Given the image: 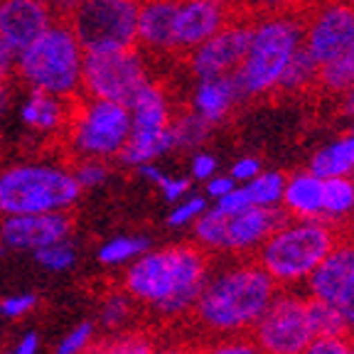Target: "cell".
Here are the masks:
<instances>
[{"mask_svg": "<svg viewBox=\"0 0 354 354\" xmlns=\"http://www.w3.org/2000/svg\"><path fill=\"white\" fill-rule=\"evenodd\" d=\"M35 349H37V337H35V335H28L25 342L20 344V349H17V354H35Z\"/></svg>", "mask_w": 354, "mask_h": 354, "instance_id": "681fc988", "label": "cell"}, {"mask_svg": "<svg viewBox=\"0 0 354 354\" xmlns=\"http://www.w3.org/2000/svg\"><path fill=\"white\" fill-rule=\"evenodd\" d=\"M158 187H160L162 197H165L167 202H180V199L189 192V180L187 177H167L165 175L160 183H158Z\"/></svg>", "mask_w": 354, "mask_h": 354, "instance_id": "b9f144b4", "label": "cell"}, {"mask_svg": "<svg viewBox=\"0 0 354 354\" xmlns=\"http://www.w3.org/2000/svg\"><path fill=\"white\" fill-rule=\"evenodd\" d=\"M197 354H261L259 347L251 342L249 335H234V337H212L197 344Z\"/></svg>", "mask_w": 354, "mask_h": 354, "instance_id": "4dcf8cb0", "label": "cell"}, {"mask_svg": "<svg viewBox=\"0 0 354 354\" xmlns=\"http://www.w3.org/2000/svg\"><path fill=\"white\" fill-rule=\"evenodd\" d=\"M234 17H241L234 0H180L175 17V59H185Z\"/></svg>", "mask_w": 354, "mask_h": 354, "instance_id": "5bb4252c", "label": "cell"}, {"mask_svg": "<svg viewBox=\"0 0 354 354\" xmlns=\"http://www.w3.org/2000/svg\"><path fill=\"white\" fill-rule=\"evenodd\" d=\"M276 290L278 286L273 278L261 268L254 256H234V261L209 273L185 320L192 322L205 339L249 335Z\"/></svg>", "mask_w": 354, "mask_h": 354, "instance_id": "6da1fadb", "label": "cell"}, {"mask_svg": "<svg viewBox=\"0 0 354 354\" xmlns=\"http://www.w3.org/2000/svg\"><path fill=\"white\" fill-rule=\"evenodd\" d=\"M342 232L325 219L286 216L254 254L278 288H303L308 276L339 241Z\"/></svg>", "mask_w": 354, "mask_h": 354, "instance_id": "3957f363", "label": "cell"}, {"mask_svg": "<svg viewBox=\"0 0 354 354\" xmlns=\"http://www.w3.org/2000/svg\"><path fill=\"white\" fill-rule=\"evenodd\" d=\"M180 0H140L136 47L155 57H175V17Z\"/></svg>", "mask_w": 354, "mask_h": 354, "instance_id": "ac0fdd59", "label": "cell"}, {"mask_svg": "<svg viewBox=\"0 0 354 354\" xmlns=\"http://www.w3.org/2000/svg\"><path fill=\"white\" fill-rule=\"evenodd\" d=\"M131 315H133V303L128 293H116L106 298L104 322H109V325H121V322H126Z\"/></svg>", "mask_w": 354, "mask_h": 354, "instance_id": "e575fe53", "label": "cell"}, {"mask_svg": "<svg viewBox=\"0 0 354 354\" xmlns=\"http://www.w3.org/2000/svg\"><path fill=\"white\" fill-rule=\"evenodd\" d=\"M315 0H234L239 12L249 20L268 15H305Z\"/></svg>", "mask_w": 354, "mask_h": 354, "instance_id": "f1b7e54d", "label": "cell"}, {"mask_svg": "<svg viewBox=\"0 0 354 354\" xmlns=\"http://www.w3.org/2000/svg\"><path fill=\"white\" fill-rule=\"evenodd\" d=\"M140 0H74L59 10L84 52L136 47Z\"/></svg>", "mask_w": 354, "mask_h": 354, "instance_id": "ba28073f", "label": "cell"}, {"mask_svg": "<svg viewBox=\"0 0 354 354\" xmlns=\"http://www.w3.org/2000/svg\"><path fill=\"white\" fill-rule=\"evenodd\" d=\"M148 249V239L140 236H131V239H113L99 251V259L104 263H121V261H128L133 256L143 254Z\"/></svg>", "mask_w": 354, "mask_h": 354, "instance_id": "1f68e13d", "label": "cell"}, {"mask_svg": "<svg viewBox=\"0 0 354 354\" xmlns=\"http://www.w3.org/2000/svg\"><path fill=\"white\" fill-rule=\"evenodd\" d=\"M207 209V199L199 197V194H194V197L185 199V202H180V205L172 209L170 214V224L172 227H183V224H189V221L197 219L202 212Z\"/></svg>", "mask_w": 354, "mask_h": 354, "instance_id": "8d00e7d4", "label": "cell"}, {"mask_svg": "<svg viewBox=\"0 0 354 354\" xmlns=\"http://www.w3.org/2000/svg\"><path fill=\"white\" fill-rule=\"evenodd\" d=\"M131 133V109L118 101L91 99L82 91L69 96V118L57 143L72 145L84 158L118 155Z\"/></svg>", "mask_w": 354, "mask_h": 354, "instance_id": "8992f818", "label": "cell"}, {"mask_svg": "<svg viewBox=\"0 0 354 354\" xmlns=\"http://www.w3.org/2000/svg\"><path fill=\"white\" fill-rule=\"evenodd\" d=\"M66 118H69V96H57L50 91L30 88V96L22 106V121L32 131L42 136H52V140H59L64 133Z\"/></svg>", "mask_w": 354, "mask_h": 354, "instance_id": "44dd1931", "label": "cell"}, {"mask_svg": "<svg viewBox=\"0 0 354 354\" xmlns=\"http://www.w3.org/2000/svg\"><path fill=\"white\" fill-rule=\"evenodd\" d=\"M251 25H254V20H249V17H234L219 32H214L209 39L199 44L197 50L189 52L185 62L189 64L194 77H229L236 72L243 55L249 50Z\"/></svg>", "mask_w": 354, "mask_h": 354, "instance_id": "4fadbf2b", "label": "cell"}, {"mask_svg": "<svg viewBox=\"0 0 354 354\" xmlns=\"http://www.w3.org/2000/svg\"><path fill=\"white\" fill-rule=\"evenodd\" d=\"M37 261L42 266H47V268H66L74 261V254L69 246L57 241V243H47V246H39Z\"/></svg>", "mask_w": 354, "mask_h": 354, "instance_id": "d590c367", "label": "cell"}, {"mask_svg": "<svg viewBox=\"0 0 354 354\" xmlns=\"http://www.w3.org/2000/svg\"><path fill=\"white\" fill-rule=\"evenodd\" d=\"M88 337H91V327H88V325L79 327V330H74L72 335L62 342V347H59V352H57V354H79L88 344Z\"/></svg>", "mask_w": 354, "mask_h": 354, "instance_id": "ee69618b", "label": "cell"}, {"mask_svg": "<svg viewBox=\"0 0 354 354\" xmlns=\"http://www.w3.org/2000/svg\"><path fill=\"white\" fill-rule=\"evenodd\" d=\"M303 44V15L256 17L249 50L232 74L241 101L273 96L286 66Z\"/></svg>", "mask_w": 354, "mask_h": 354, "instance_id": "277c9868", "label": "cell"}, {"mask_svg": "<svg viewBox=\"0 0 354 354\" xmlns=\"http://www.w3.org/2000/svg\"><path fill=\"white\" fill-rule=\"evenodd\" d=\"M281 207H246L239 214H232L227 221V254L249 259L259 251V246L271 236L281 221L286 219Z\"/></svg>", "mask_w": 354, "mask_h": 354, "instance_id": "e0dca14e", "label": "cell"}, {"mask_svg": "<svg viewBox=\"0 0 354 354\" xmlns=\"http://www.w3.org/2000/svg\"><path fill=\"white\" fill-rule=\"evenodd\" d=\"M239 101H241V94H239L236 82H234L232 74L229 77H209L199 79L189 109L214 128L227 121Z\"/></svg>", "mask_w": 354, "mask_h": 354, "instance_id": "d6986e66", "label": "cell"}, {"mask_svg": "<svg viewBox=\"0 0 354 354\" xmlns=\"http://www.w3.org/2000/svg\"><path fill=\"white\" fill-rule=\"evenodd\" d=\"M261 354H303L315 332L308 315V295L300 288H278L268 308L249 332Z\"/></svg>", "mask_w": 354, "mask_h": 354, "instance_id": "9c48e42d", "label": "cell"}, {"mask_svg": "<svg viewBox=\"0 0 354 354\" xmlns=\"http://www.w3.org/2000/svg\"><path fill=\"white\" fill-rule=\"evenodd\" d=\"M317 72H320V64H317V62L303 50V44H300V50L293 55L290 64L286 66V72H283V77H281V82H278L273 96L276 94L303 96V94H310V91H315L317 88Z\"/></svg>", "mask_w": 354, "mask_h": 354, "instance_id": "cb8c5ba5", "label": "cell"}, {"mask_svg": "<svg viewBox=\"0 0 354 354\" xmlns=\"http://www.w3.org/2000/svg\"><path fill=\"white\" fill-rule=\"evenodd\" d=\"M344 59H347L349 69H352V74H354V42H352V47H349V50L344 52Z\"/></svg>", "mask_w": 354, "mask_h": 354, "instance_id": "f907efd6", "label": "cell"}, {"mask_svg": "<svg viewBox=\"0 0 354 354\" xmlns=\"http://www.w3.org/2000/svg\"><path fill=\"white\" fill-rule=\"evenodd\" d=\"M303 354H354V337L342 335V337H315L305 347Z\"/></svg>", "mask_w": 354, "mask_h": 354, "instance_id": "836d02e7", "label": "cell"}, {"mask_svg": "<svg viewBox=\"0 0 354 354\" xmlns=\"http://www.w3.org/2000/svg\"><path fill=\"white\" fill-rule=\"evenodd\" d=\"M47 3H52V6L59 8V10H62V8H66L69 3H74V0H47Z\"/></svg>", "mask_w": 354, "mask_h": 354, "instance_id": "816d5d0a", "label": "cell"}, {"mask_svg": "<svg viewBox=\"0 0 354 354\" xmlns=\"http://www.w3.org/2000/svg\"><path fill=\"white\" fill-rule=\"evenodd\" d=\"M354 42V0H315L303 15V50L317 64L337 59Z\"/></svg>", "mask_w": 354, "mask_h": 354, "instance_id": "7c38bea8", "label": "cell"}, {"mask_svg": "<svg viewBox=\"0 0 354 354\" xmlns=\"http://www.w3.org/2000/svg\"><path fill=\"white\" fill-rule=\"evenodd\" d=\"M84 50L66 22L57 17L37 39L17 52L15 77L30 88L72 96L82 86Z\"/></svg>", "mask_w": 354, "mask_h": 354, "instance_id": "5b68a950", "label": "cell"}, {"mask_svg": "<svg viewBox=\"0 0 354 354\" xmlns=\"http://www.w3.org/2000/svg\"><path fill=\"white\" fill-rule=\"evenodd\" d=\"M77 227L74 212H47V214H15L0 227V239L15 249H39L47 243L64 241Z\"/></svg>", "mask_w": 354, "mask_h": 354, "instance_id": "2e32d148", "label": "cell"}, {"mask_svg": "<svg viewBox=\"0 0 354 354\" xmlns=\"http://www.w3.org/2000/svg\"><path fill=\"white\" fill-rule=\"evenodd\" d=\"M308 315L315 337H342V335H352L347 327V320L342 317V313H339V308L335 303L308 298Z\"/></svg>", "mask_w": 354, "mask_h": 354, "instance_id": "4316f807", "label": "cell"}, {"mask_svg": "<svg viewBox=\"0 0 354 354\" xmlns=\"http://www.w3.org/2000/svg\"><path fill=\"white\" fill-rule=\"evenodd\" d=\"M246 207H251V199H249V192H246L243 185H236L232 192H227L224 197L216 199V209L224 212L227 216L239 214V212L246 209Z\"/></svg>", "mask_w": 354, "mask_h": 354, "instance_id": "ab89813d", "label": "cell"}, {"mask_svg": "<svg viewBox=\"0 0 354 354\" xmlns=\"http://www.w3.org/2000/svg\"><path fill=\"white\" fill-rule=\"evenodd\" d=\"M35 305V298L32 295H20V298H8L0 303V313H6L10 317H17L22 313H28L30 308Z\"/></svg>", "mask_w": 354, "mask_h": 354, "instance_id": "bcb514c9", "label": "cell"}, {"mask_svg": "<svg viewBox=\"0 0 354 354\" xmlns=\"http://www.w3.org/2000/svg\"><path fill=\"white\" fill-rule=\"evenodd\" d=\"M131 109V133L118 158L128 165H145L172 150V109L165 88L148 82L128 104Z\"/></svg>", "mask_w": 354, "mask_h": 354, "instance_id": "30bf717a", "label": "cell"}, {"mask_svg": "<svg viewBox=\"0 0 354 354\" xmlns=\"http://www.w3.org/2000/svg\"><path fill=\"white\" fill-rule=\"evenodd\" d=\"M74 177H77L79 185H86V187H91V185H99L101 180L106 177V167L101 165L96 158H84V160H79L77 165H74Z\"/></svg>", "mask_w": 354, "mask_h": 354, "instance_id": "f35d334b", "label": "cell"}, {"mask_svg": "<svg viewBox=\"0 0 354 354\" xmlns=\"http://www.w3.org/2000/svg\"><path fill=\"white\" fill-rule=\"evenodd\" d=\"M82 185L72 172L44 165H12L0 172L3 214H47L69 209Z\"/></svg>", "mask_w": 354, "mask_h": 354, "instance_id": "52a82bcc", "label": "cell"}, {"mask_svg": "<svg viewBox=\"0 0 354 354\" xmlns=\"http://www.w3.org/2000/svg\"><path fill=\"white\" fill-rule=\"evenodd\" d=\"M325 180L310 170H298L286 177L281 209L295 219H322Z\"/></svg>", "mask_w": 354, "mask_h": 354, "instance_id": "ffe728a7", "label": "cell"}, {"mask_svg": "<svg viewBox=\"0 0 354 354\" xmlns=\"http://www.w3.org/2000/svg\"><path fill=\"white\" fill-rule=\"evenodd\" d=\"M310 172L327 180V177H354V131L330 140L310 158Z\"/></svg>", "mask_w": 354, "mask_h": 354, "instance_id": "603a6c76", "label": "cell"}, {"mask_svg": "<svg viewBox=\"0 0 354 354\" xmlns=\"http://www.w3.org/2000/svg\"><path fill=\"white\" fill-rule=\"evenodd\" d=\"M212 175H216V158L209 153H197L192 158V177L199 183H207Z\"/></svg>", "mask_w": 354, "mask_h": 354, "instance_id": "7bdbcfd3", "label": "cell"}, {"mask_svg": "<svg viewBox=\"0 0 354 354\" xmlns=\"http://www.w3.org/2000/svg\"><path fill=\"white\" fill-rule=\"evenodd\" d=\"M249 192L251 205L256 207H281L283 187H286V175L278 170H261L251 183L243 185Z\"/></svg>", "mask_w": 354, "mask_h": 354, "instance_id": "f546056e", "label": "cell"}, {"mask_svg": "<svg viewBox=\"0 0 354 354\" xmlns=\"http://www.w3.org/2000/svg\"><path fill=\"white\" fill-rule=\"evenodd\" d=\"M234 187H236V183H234L232 175H212L209 180H207V194H209L212 199L224 197V194L232 192Z\"/></svg>", "mask_w": 354, "mask_h": 354, "instance_id": "f6af8a7d", "label": "cell"}, {"mask_svg": "<svg viewBox=\"0 0 354 354\" xmlns=\"http://www.w3.org/2000/svg\"><path fill=\"white\" fill-rule=\"evenodd\" d=\"M227 221L229 216L224 212L209 209L207 207L202 214L194 219V239H197V246L207 251V254H227Z\"/></svg>", "mask_w": 354, "mask_h": 354, "instance_id": "484cf974", "label": "cell"}, {"mask_svg": "<svg viewBox=\"0 0 354 354\" xmlns=\"http://www.w3.org/2000/svg\"><path fill=\"white\" fill-rule=\"evenodd\" d=\"M148 82L150 79L138 47L116 52H84L82 86H79L84 96L128 106Z\"/></svg>", "mask_w": 354, "mask_h": 354, "instance_id": "8fae6325", "label": "cell"}, {"mask_svg": "<svg viewBox=\"0 0 354 354\" xmlns=\"http://www.w3.org/2000/svg\"><path fill=\"white\" fill-rule=\"evenodd\" d=\"M335 305L339 308L342 317L347 320L349 332L354 335V266H352V271L347 273V278H344L342 288H339V293H337V300H335Z\"/></svg>", "mask_w": 354, "mask_h": 354, "instance_id": "74e56055", "label": "cell"}, {"mask_svg": "<svg viewBox=\"0 0 354 354\" xmlns=\"http://www.w3.org/2000/svg\"><path fill=\"white\" fill-rule=\"evenodd\" d=\"M15 52L0 39V113L10 106L12 84L17 82L15 77Z\"/></svg>", "mask_w": 354, "mask_h": 354, "instance_id": "d6a6232c", "label": "cell"}, {"mask_svg": "<svg viewBox=\"0 0 354 354\" xmlns=\"http://www.w3.org/2000/svg\"><path fill=\"white\" fill-rule=\"evenodd\" d=\"M170 131H172V150H189L205 143L212 126L189 109L185 113H180V116H172Z\"/></svg>", "mask_w": 354, "mask_h": 354, "instance_id": "83f0119b", "label": "cell"}, {"mask_svg": "<svg viewBox=\"0 0 354 354\" xmlns=\"http://www.w3.org/2000/svg\"><path fill=\"white\" fill-rule=\"evenodd\" d=\"M155 354H197V344H189V342L167 344L162 349H155Z\"/></svg>", "mask_w": 354, "mask_h": 354, "instance_id": "c3c4849f", "label": "cell"}, {"mask_svg": "<svg viewBox=\"0 0 354 354\" xmlns=\"http://www.w3.org/2000/svg\"><path fill=\"white\" fill-rule=\"evenodd\" d=\"M322 219L339 232H354V177H327L322 192Z\"/></svg>", "mask_w": 354, "mask_h": 354, "instance_id": "7402d4cb", "label": "cell"}, {"mask_svg": "<svg viewBox=\"0 0 354 354\" xmlns=\"http://www.w3.org/2000/svg\"><path fill=\"white\" fill-rule=\"evenodd\" d=\"M352 131H354V126H352Z\"/></svg>", "mask_w": 354, "mask_h": 354, "instance_id": "f5cc1de1", "label": "cell"}, {"mask_svg": "<svg viewBox=\"0 0 354 354\" xmlns=\"http://www.w3.org/2000/svg\"><path fill=\"white\" fill-rule=\"evenodd\" d=\"M339 113L349 121H354V86L339 94Z\"/></svg>", "mask_w": 354, "mask_h": 354, "instance_id": "7dc6e473", "label": "cell"}, {"mask_svg": "<svg viewBox=\"0 0 354 354\" xmlns=\"http://www.w3.org/2000/svg\"><path fill=\"white\" fill-rule=\"evenodd\" d=\"M57 17L59 8L47 0H0V39L17 55Z\"/></svg>", "mask_w": 354, "mask_h": 354, "instance_id": "9a60e30c", "label": "cell"}, {"mask_svg": "<svg viewBox=\"0 0 354 354\" xmlns=\"http://www.w3.org/2000/svg\"><path fill=\"white\" fill-rule=\"evenodd\" d=\"M209 273L212 254L197 243H177L136 261L123 276V288L162 320H185Z\"/></svg>", "mask_w": 354, "mask_h": 354, "instance_id": "7a4b0ae2", "label": "cell"}, {"mask_svg": "<svg viewBox=\"0 0 354 354\" xmlns=\"http://www.w3.org/2000/svg\"><path fill=\"white\" fill-rule=\"evenodd\" d=\"M261 170H263V162H261L259 158H254V155H246V158H239V160L234 162L229 175L234 177V183L236 185L239 183L246 185V183H251Z\"/></svg>", "mask_w": 354, "mask_h": 354, "instance_id": "60d3db41", "label": "cell"}, {"mask_svg": "<svg viewBox=\"0 0 354 354\" xmlns=\"http://www.w3.org/2000/svg\"><path fill=\"white\" fill-rule=\"evenodd\" d=\"M158 342L148 330H128L113 337L86 344L82 354H155Z\"/></svg>", "mask_w": 354, "mask_h": 354, "instance_id": "d4e9b609", "label": "cell"}]
</instances>
